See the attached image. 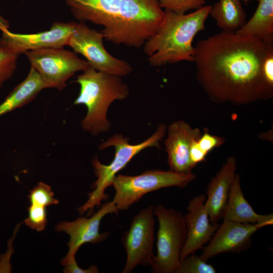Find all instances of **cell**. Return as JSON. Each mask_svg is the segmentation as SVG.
<instances>
[{"instance_id":"6da1fadb","label":"cell","mask_w":273,"mask_h":273,"mask_svg":"<svg viewBox=\"0 0 273 273\" xmlns=\"http://www.w3.org/2000/svg\"><path fill=\"white\" fill-rule=\"evenodd\" d=\"M273 44L222 30L194 47L197 79L209 99L239 106L270 99L273 83L264 73Z\"/></svg>"},{"instance_id":"7a4b0ae2","label":"cell","mask_w":273,"mask_h":273,"mask_svg":"<svg viewBox=\"0 0 273 273\" xmlns=\"http://www.w3.org/2000/svg\"><path fill=\"white\" fill-rule=\"evenodd\" d=\"M79 22L103 27L104 38L114 44L140 48L155 34L165 12L158 0H65Z\"/></svg>"},{"instance_id":"3957f363","label":"cell","mask_w":273,"mask_h":273,"mask_svg":"<svg viewBox=\"0 0 273 273\" xmlns=\"http://www.w3.org/2000/svg\"><path fill=\"white\" fill-rule=\"evenodd\" d=\"M211 6H204L194 12L176 14L165 10L162 24L157 33L143 47L149 64L160 67L180 61L193 62L195 36L205 29Z\"/></svg>"},{"instance_id":"277c9868","label":"cell","mask_w":273,"mask_h":273,"mask_svg":"<svg viewBox=\"0 0 273 273\" xmlns=\"http://www.w3.org/2000/svg\"><path fill=\"white\" fill-rule=\"evenodd\" d=\"M75 82L79 85L80 90L74 104L87 108L82 128L93 135L108 131L110 128L107 117L108 108L114 101L128 97V86L121 77L90 67L78 75Z\"/></svg>"},{"instance_id":"5b68a950","label":"cell","mask_w":273,"mask_h":273,"mask_svg":"<svg viewBox=\"0 0 273 273\" xmlns=\"http://www.w3.org/2000/svg\"><path fill=\"white\" fill-rule=\"evenodd\" d=\"M166 124L160 123L150 138L137 144H130L128 139L121 134H116L102 143L99 147L100 150L112 146L114 147V157L108 165L101 163L97 156L92 159V166L97 179L92 186L93 191L88 194V200L78 208L79 214L82 215L88 211L89 216L96 206L98 207L101 205L102 201L106 200L108 198L105 191L112 186L113 179L117 173L124 168L136 155L146 148H158L160 141L166 134Z\"/></svg>"},{"instance_id":"8992f818","label":"cell","mask_w":273,"mask_h":273,"mask_svg":"<svg viewBox=\"0 0 273 273\" xmlns=\"http://www.w3.org/2000/svg\"><path fill=\"white\" fill-rule=\"evenodd\" d=\"M196 178L193 173H179L170 170H147L137 175L117 174L112 186V201L118 211L126 210L147 194L164 188H184Z\"/></svg>"},{"instance_id":"52a82bcc","label":"cell","mask_w":273,"mask_h":273,"mask_svg":"<svg viewBox=\"0 0 273 273\" xmlns=\"http://www.w3.org/2000/svg\"><path fill=\"white\" fill-rule=\"evenodd\" d=\"M158 218L157 253L151 265L155 273H175L180 263V254L187 239L184 215L179 211L158 205L154 209Z\"/></svg>"},{"instance_id":"ba28073f","label":"cell","mask_w":273,"mask_h":273,"mask_svg":"<svg viewBox=\"0 0 273 273\" xmlns=\"http://www.w3.org/2000/svg\"><path fill=\"white\" fill-rule=\"evenodd\" d=\"M24 54L47 88L62 90L67 86L66 81L70 77L90 67L86 61L79 58L75 52L64 48L42 49Z\"/></svg>"},{"instance_id":"9c48e42d","label":"cell","mask_w":273,"mask_h":273,"mask_svg":"<svg viewBox=\"0 0 273 273\" xmlns=\"http://www.w3.org/2000/svg\"><path fill=\"white\" fill-rule=\"evenodd\" d=\"M101 32L88 27L84 22L75 23L67 46L82 55L90 67L119 77L131 73L132 66L126 61L116 58L105 49Z\"/></svg>"},{"instance_id":"30bf717a","label":"cell","mask_w":273,"mask_h":273,"mask_svg":"<svg viewBox=\"0 0 273 273\" xmlns=\"http://www.w3.org/2000/svg\"><path fill=\"white\" fill-rule=\"evenodd\" d=\"M154 207L142 209L132 219L129 229L122 237L126 261L122 273H130L138 265H150L154 256Z\"/></svg>"},{"instance_id":"8fae6325","label":"cell","mask_w":273,"mask_h":273,"mask_svg":"<svg viewBox=\"0 0 273 273\" xmlns=\"http://www.w3.org/2000/svg\"><path fill=\"white\" fill-rule=\"evenodd\" d=\"M75 22H56L47 30L35 33L21 34L10 30L2 32L0 49L19 55L29 51L67 46Z\"/></svg>"},{"instance_id":"7c38bea8","label":"cell","mask_w":273,"mask_h":273,"mask_svg":"<svg viewBox=\"0 0 273 273\" xmlns=\"http://www.w3.org/2000/svg\"><path fill=\"white\" fill-rule=\"evenodd\" d=\"M119 211L111 201L102 205L98 211L89 218L78 217L71 222L61 221L56 226L58 232L63 231L70 236L67 243L69 251L62 259L61 263L65 265L75 259V254L79 248L85 243L97 244L105 240L109 232L100 233V224L103 218L108 214H118Z\"/></svg>"},{"instance_id":"4fadbf2b","label":"cell","mask_w":273,"mask_h":273,"mask_svg":"<svg viewBox=\"0 0 273 273\" xmlns=\"http://www.w3.org/2000/svg\"><path fill=\"white\" fill-rule=\"evenodd\" d=\"M263 226L259 223H243L223 220L200 256L207 261L221 253L243 251L251 246L253 235Z\"/></svg>"},{"instance_id":"5bb4252c","label":"cell","mask_w":273,"mask_h":273,"mask_svg":"<svg viewBox=\"0 0 273 273\" xmlns=\"http://www.w3.org/2000/svg\"><path fill=\"white\" fill-rule=\"evenodd\" d=\"M164 145L170 170L179 173H189L195 166L190 156L192 143L199 139L201 132L184 120L172 122L167 129Z\"/></svg>"},{"instance_id":"9a60e30c","label":"cell","mask_w":273,"mask_h":273,"mask_svg":"<svg viewBox=\"0 0 273 273\" xmlns=\"http://www.w3.org/2000/svg\"><path fill=\"white\" fill-rule=\"evenodd\" d=\"M206 197L200 194L191 199L184 216L187 236L185 245L180 254V261L187 256L194 254L208 242L218 225L212 223L205 207Z\"/></svg>"},{"instance_id":"2e32d148","label":"cell","mask_w":273,"mask_h":273,"mask_svg":"<svg viewBox=\"0 0 273 273\" xmlns=\"http://www.w3.org/2000/svg\"><path fill=\"white\" fill-rule=\"evenodd\" d=\"M237 162L228 157L207 186L205 207L210 222L215 224L222 219L231 187L237 175Z\"/></svg>"},{"instance_id":"e0dca14e","label":"cell","mask_w":273,"mask_h":273,"mask_svg":"<svg viewBox=\"0 0 273 273\" xmlns=\"http://www.w3.org/2000/svg\"><path fill=\"white\" fill-rule=\"evenodd\" d=\"M222 219L243 223H259L265 226L272 224L273 215L259 214L254 211L244 196L240 174L237 173L230 191Z\"/></svg>"},{"instance_id":"ac0fdd59","label":"cell","mask_w":273,"mask_h":273,"mask_svg":"<svg viewBox=\"0 0 273 273\" xmlns=\"http://www.w3.org/2000/svg\"><path fill=\"white\" fill-rule=\"evenodd\" d=\"M47 86L42 77L31 66L25 79L17 85L0 104V117L30 102Z\"/></svg>"},{"instance_id":"d6986e66","label":"cell","mask_w":273,"mask_h":273,"mask_svg":"<svg viewBox=\"0 0 273 273\" xmlns=\"http://www.w3.org/2000/svg\"><path fill=\"white\" fill-rule=\"evenodd\" d=\"M257 1L258 6L253 15L235 32L273 44V0Z\"/></svg>"},{"instance_id":"ffe728a7","label":"cell","mask_w":273,"mask_h":273,"mask_svg":"<svg viewBox=\"0 0 273 273\" xmlns=\"http://www.w3.org/2000/svg\"><path fill=\"white\" fill-rule=\"evenodd\" d=\"M209 15L222 30L235 31L247 21L241 0H219L211 6Z\"/></svg>"},{"instance_id":"44dd1931","label":"cell","mask_w":273,"mask_h":273,"mask_svg":"<svg viewBox=\"0 0 273 273\" xmlns=\"http://www.w3.org/2000/svg\"><path fill=\"white\" fill-rule=\"evenodd\" d=\"M216 270L210 264L203 260L200 256L190 254L180 261L175 273H215Z\"/></svg>"},{"instance_id":"7402d4cb","label":"cell","mask_w":273,"mask_h":273,"mask_svg":"<svg viewBox=\"0 0 273 273\" xmlns=\"http://www.w3.org/2000/svg\"><path fill=\"white\" fill-rule=\"evenodd\" d=\"M54 195L50 186L39 182L30 191L27 197L30 204L46 207L59 203V201L54 198Z\"/></svg>"},{"instance_id":"603a6c76","label":"cell","mask_w":273,"mask_h":273,"mask_svg":"<svg viewBox=\"0 0 273 273\" xmlns=\"http://www.w3.org/2000/svg\"><path fill=\"white\" fill-rule=\"evenodd\" d=\"M28 216L24 223L32 230L42 231L47 224V213L46 207L30 204L28 208Z\"/></svg>"},{"instance_id":"cb8c5ba5","label":"cell","mask_w":273,"mask_h":273,"mask_svg":"<svg viewBox=\"0 0 273 273\" xmlns=\"http://www.w3.org/2000/svg\"><path fill=\"white\" fill-rule=\"evenodd\" d=\"M162 8L176 14H183L192 9H198L204 6L206 0H158Z\"/></svg>"},{"instance_id":"d4e9b609","label":"cell","mask_w":273,"mask_h":273,"mask_svg":"<svg viewBox=\"0 0 273 273\" xmlns=\"http://www.w3.org/2000/svg\"><path fill=\"white\" fill-rule=\"evenodd\" d=\"M18 55L0 49V88L11 78L16 68Z\"/></svg>"},{"instance_id":"484cf974","label":"cell","mask_w":273,"mask_h":273,"mask_svg":"<svg viewBox=\"0 0 273 273\" xmlns=\"http://www.w3.org/2000/svg\"><path fill=\"white\" fill-rule=\"evenodd\" d=\"M224 141L223 138L212 135L205 130L198 140L197 144L200 149L208 154L214 149L221 146Z\"/></svg>"},{"instance_id":"4316f807","label":"cell","mask_w":273,"mask_h":273,"mask_svg":"<svg viewBox=\"0 0 273 273\" xmlns=\"http://www.w3.org/2000/svg\"><path fill=\"white\" fill-rule=\"evenodd\" d=\"M197 141L195 140L192 143L190 150L191 160L195 166L198 163L205 161L207 155L198 147Z\"/></svg>"},{"instance_id":"83f0119b","label":"cell","mask_w":273,"mask_h":273,"mask_svg":"<svg viewBox=\"0 0 273 273\" xmlns=\"http://www.w3.org/2000/svg\"><path fill=\"white\" fill-rule=\"evenodd\" d=\"M63 270L65 273H97L98 269L96 265H91L87 269L81 268L74 259L64 265Z\"/></svg>"},{"instance_id":"f1b7e54d","label":"cell","mask_w":273,"mask_h":273,"mask_svg":"<svg viewBox=\"0 0 273 273\" xmlns=\"http://www.w3.org/2000/svg\"><path fill=\"white\" fill-rule=\"evenodd\" d=\"M9 27V22L0 15V30L2 32L8 30Z\"/></svg>"},{"instance_id":"f546056e","label":"cell","mask_w":273,"mask_h":273,"mask_svg":"<svg viewBox=\"0 0 273 273\" xmlns=\"http://www.w3.org/2000/svg\"><path fill=\"white\" fill-rule=\"evenodd\" d=\"M241 1L243 2V3L245 5H247V4L251 0H241Z\"/></svg>"}]
</instances>
